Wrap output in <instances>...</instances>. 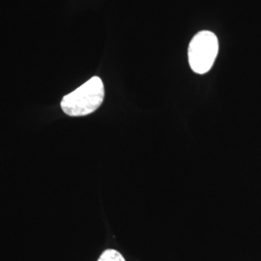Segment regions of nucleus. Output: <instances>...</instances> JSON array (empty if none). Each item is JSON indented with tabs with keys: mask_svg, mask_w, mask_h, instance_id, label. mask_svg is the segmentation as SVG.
<instances>
[{
	"mask_svg": "<svg viewBox=\"0 0 261 261\" xmlns=\"http://www.w3.org/2000/svg\"><path fill=\"white\" fill-rule=\"evenodd\" d=\"M105 87L99 76H92L61 100V109L69 116H85L96 112L103 103Z\"/></svg>",
	"mask_w": 261,
	"mask_h": 261,
	"instance_id": "nucleus-1",
	"label": "nucleus"
},
{
	"mask_svg": "<svg viewBox=\"0 0 261 261\" xmlns=\"http://www.w3.org/2000/svg\"><path fill=\"white\" fill-rule=\"evenodd\" d=\"M219 53L218 38L211 31H200L189 46V63L192 70L199 75L206 74L213 67Z\"/></svg>",
	"mask_w": 261,
	"mask_h": 261,
	"instance_id": "nucleus-2",
	"label": "nucleus"
},
{
	"mask_svg": "<svg viewBox=\"0 0 261 261\" xmlns=\"http://www.w3.org/2000/svg\"><path fill=\"white\" fill-rule=\"evenodd\" d=\"M97 261H126L123 257L121 253L117 252L116 250L109 249L106 250L105 252L100 255L99 259Z\"/></svg>",
	"mask_w": 261,
	"mask_h": 261,
	"instance_id": "nucleus-3",
	"label": "nucleus"
}]
</instances>
